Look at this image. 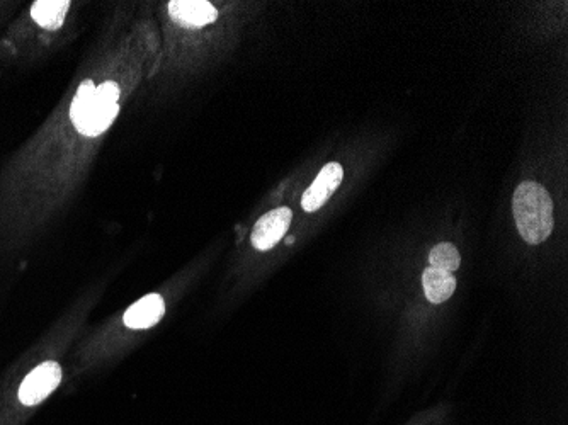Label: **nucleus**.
<instances>
[{
  "label": "nucleus",
  "instance_id": "f257e3e1",
  "mask_svg": "<svg viewBox=\"0 0 568 425\" xmlns=\"http://www.w3.org/2000/svg\"><path fill=\"white\" fill-rule=\"evenodd\" d=\"M118 101L120 87L116 82H104L96 87L92 80H84L70 104V119L82 135L99 136L118 116Z\"/></svg>",
  "mask_w": 568,
  "mask_h": 425
},
{
  "label": "nucleus",
  "instance_id": "f03ea898",
  "mask_svg": "<svg viewBox=\"0 0 568 425\" xmlns=\"http://www.w3.org/2000/svg\"><path fill=\"white\" fill-rule=\"evenodd\" d=\"M512 213L517 230L529 245L543 244L553 232V201L538 182L526 181L517 186Z\"/></svg>",
  "mask_w": 568,
  "mask_h": 425
},
{
  "label": "nucleus",
  "instance_id": "7ed1b4c3",
  "mask_svg": "<svg viewBox=\"0 0 568 425\" xmlns=\"http://www.w3.org/2000/svg\"><path fill=\"white\" fill-rule=\"evenodd\" d=\"M60 381H62V369L58 363L46 361L26 376V380L19 388V400L28 407L38 405L57 390Z\"/></svg>",
  "mask_w": 568,
  "mask_h": 425
},
{
  "label": "nucleus",
  "instance_id": "20e7f679",
  "mask_svg": "<svg viewBox=\"0 0 568 425\" xmlns=\"http://www.w3.org/2000/svg\"><path fill=\"white\" fill-rule=\"evenodd\" d=\"M342 179H344V169L341 164L330 162L325 165L324 169L320 170L319 176L315 177L312 186L303 193V210L308 213L320 210L329 201L330 196L336 193L337 187L341 186Z\"/></svg>",
  "mask_w": 568,
  "mask_h": 425
},
{
  "label": "nucleus",
  "instance_id": "39448f33",
  "mask_svg": "<svg viewBox=\"0 0 568 425\" xmlns=\"http://www.w3.org/2000/svg\"><path fill=\"white\" fill-rule=\"evenodd\" d=\"M291 213L290 208H278V210L269 211L266 215L259 218V221L254 227L252 232V245L257 250L273 249L274 245L278 244L279 240L286 235L288 228H290Z\"/></svg>",
  "mask_w": 568,
  "mask_h": 425
},
{
  "label": "nucleus",
  "instance_id": "423d86ee",
  "mask_svg": "<svg viewBox=\"0 0 568 425\" xmlns=\"http://www.w3.org/2000/svg\"><path fill=\"white\" fill-rule=\"evenodd\" d=\"M169 14L176 23L186 28H203L215 23L218 11L206 0H172Z\"/></svg>",
  "mask_w": 568,
  "mask_h": 425
},
{
  "label": "nucleus",
  "instance_id": "0eeeda50",
  "mask_svg": "<svg viewBox=\"0 0 568 425\" xmlns=\"http://www.w3.org/2000/svg\"><path fill=\"white\" fill-rule=\"evenodd\" d=\"M165 305L162 296L148 295L131 305L125 313V325L133 330L150 329L164 317Z\"/></svg>",
  "mask_w": 568,
  "mask_h": 425
},
{
  "label": "nucleus",
  "instance_id": "6e6552de",
  "mask_svg": "<svg viewBox=\"0 0 568 425\" xmlns=\"http://www.w3.org/2000/svg\"><path fill=\"white\" fill-rule=\"evenodd\" d=\"M422 286H424L427 300L434 305H439V303L448 301L455 293L456 278L453 276V272L427 267L422 274Z\"/></svg>",
  "mask_w": 568,
  "mask_h": 425
},
{
  "label": "nucleus",
  "instance_id": "1a4fd4ad",
  "mask_svg": "<svg viewBox=\"0 0 568 425\" xmlns=\"http://www.w3.org/2000/svg\"><path fill=\"white\" fill-rule=\"evenodd\" d=\"M69 9V0H38L31 7V17L41 28L55 31L62 26Z\"/></svg>",
  "mask_w": 568,
  "mask_h": 425
},
{
  "label": "nucleus",
  "instance_id": "9d476101",
  "mask_svg": "<svg viewBox=\"0 0 568 425\" xmlns=\"http://www.w3.org/2000/svg\"><path fill=\"white\" fill-rule=\"evenodd\" d=\"M429 264L434 269L441 271L455 272L461 264V255L455 245L444 242L438 244L429 254Z\"/></svg>",
  "mask_w": 568,
  "mask_h": 425
},
{
  "label": "nucleus",
  "instance_id": "9b49d317",
  "mask_svg": "<svg viewBox=\"0 0 568 425\" xmlns=\"http://www.w3.org/2000/svg\"><path fill=\"white\" fill-rule=\"evenodd\" d=\"M293 242H295V238L293 237L286 238V244L291 245L293 244Z\"/></svg>",
  "mask_w": 568,
  "mask_h": 425
}]
</instances>
